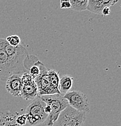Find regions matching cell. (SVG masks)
I'll return each instance as SVG.
<instances>
[{
  "label": "cell",
  "mask_w": 121,
  "mask_h": 126,
  "mask_svg": "<svg viewBox=\"0 0 121 126\" xmlns=\"http://www.w3.org/2000/svg\"><path fill=\"white\" fill-rule=\"evenodd\" d=\"M3 46L8 57L12 75H22L25 72H28L24 67L25 60L29 55L25 47L21 44L17 46H11L6 39H4Z\"/></svg>",
  "instance_id": "1"
},
{
  "label": "cell",
  "mask_w": 121,
  "mask_h": 126,
  "mask_svg": "<svg viewBox=\"0 0 121 126\" xmlns=\"http://www.w3.org/2000/svg\"><path fill=\"white\" fill-rule=\"evenodd\" d=\"M40 96L51 109V111L44 122L46 126H51L57 120L61 111L65 109L69 106V104L67 101L61 94H45Z\"/></svg>",
  "instance_id": "2"
},
{
  "label": "cell",
  "mask_w": 121,
  "mask_h": 126,
  "mask_svg": "<svg viewBox=\"0 0 121 126\" xmlns=\"http://www.w3.org/2000/svg\"><path fill=\"white\" fill-rule=\"evenodd\" d=\"M46 106V104L39 95L33 99L26 109L27 122L29 125L36 126L45 121L48 115L44 110Z\"/></svg>",
  "instance_id": "3"
},
{
  "label": "cell",
  "mask_w": 121,
  "mask_h": 126,
  "mask_svg": "<svg viewBox=\"0 0 121 126\" xmlns=\"http://www.w3.org/2000/svg\"><path fill=\"white\" fill-rule=\"evenodd\" d=\"M86 118V112L78 111L68 106L61 111L51 126H83Z\"/></svg>",
  "instance_id": "4"
},
{
  "label": "cell",
  "mask_w": 121,
  "mask_h": 126,
  "mask_svg": "<svg viewBox=\"0 0 121 126\" xmlns=\"http://www.w3.org/2000/svg\"><path fill=\"white\" fill-rule=\"evenodd\" d=\"M63 96L67 101L69 106L75 110L84 112L90 111L89 99L84 93L78 90H73L67 92Z\"/></svg>",
  "instance_id": "5"
},
{
  "label": "cell",
  "mask_w": 121,
  "mask_h": 126,
  "mask_svg": "<svg viewBox=\"0 0 121 126\" xmlns=\"http://www.w3.org/2000/svg\"><path fill=\"white\" fill-rule=\"evenodd\" d=\"M4 39L0 38V79L6 81L12 73L7 53L4 48Z\"/></svg>",
  "instance_id": "6"
},
{
  "label": "cell",
  "mask_w": 121,
  "mask_h": 126,
  "mask_svg": "<svg viewBox=\"0 0 121 126\" xmlns=\"http://www.w3.org/2000/svg\"><path fill=\"white\" fill-rule=\"evenodd\" d=\"M48 69L45 68L42 71L38 77L34 79V81L37 86L39 96L51 94V85L48 76Z\"/></svg>",
  "instance_id": "7"
},
{
  "label": "cell",
  "mask_w": 121,
  "mask_h": 126,
  "mask_svg": "<svg viewBox=\"0 0 121 126\" xmlns=\"http://www.w3.org/2000/svg\"><path fill=\"white\" fill-rule=\"evenodd\" d=\"M22 87L21 75H11L6 80V88L8 92L15 97L19 96Z\"/></svg>",
  "instance_id": "8"
},
{
  "label": "cell",
  "mask_w": 121,
  "mask_h": 126,
  "mask_svg": "<svg viewBox=\"0 0 121 126\" xmlns=\"http://www.w3.org/2000/svg\"><path fill=\"white\" fill-rule=\"evenodd\" d=\"M39 96L37 86L34 81L30 83L23 84L19 96L25 100H33Z\"/></svg>",
  "instance_id": "9"
},
{
  "label": "cell",
  "mask_w": 121,
  "mask_h": 126,
  "mask_svg": "<svg viewBox=\"0 0 121 126\" xmlns=\"http://www.w3.org/2000/svg\"><path fill=\"white\" fill-rule=\"evenodd\" d=\"M48 76L49 82L51 85V94H61L59 91V75L58 73L54 70H48Z\"/></svg>",
  "instance_id": "10"
},
{
  "label": "cell",
  "mask_w": 121,
  "mask_h": 126,
  "mask_svg": "<svg viewBox=\"0 0 121 126\" xmlns=\"http://www.w3.org/2000/svg\"><path fill=\"white\" fill-rule=\"evenodd\" d=\"M73 81L74 78L69 75H64L62 77V78L60 79L59 81V91L61 94H63L67 93V92H69L71 88L73 86Z\"/></svg>",
  "instance_id": "11"
},
{
  "label": "cell",
  "mask_w": 121,
  "mask_h": 126,
  "mask_svg": "<svg viewBox=\"0 0 121 126\" xmlns=\"http://www.w3.org/2000/svg\"><path fill=\"white\" fill-rule=\"evenodd\" d=\"M104 7L101 0H88L87 9L94 14H101Z\"/></svg>",
  "instance_id": "12"
},
{
  "label": "cell",
  "mask_w": 121,
  "mask_h": 126,
  "mask_svg": "<svg viewBox=\"0 0 121 126\" xmlns=\"http://www.w3.org/2000/svg\"><path fill=\"white\" fill-rule=\"evenodd\" d=\"M71 4V9L78 12H82L87 10L88 0H69Z\"/></svg>",
  "instance_id": "13"
},
{
  "label": "cell",
  "mask_w": 121,
  "mask_h": 126,
  "mask_svg": "<svg viewBox=\"0 0 121 126\" xmlns=\"http://www.w3.org/2000/svg\"><path fill=\"white\" fill-rule=\"evenodd\" d=\"M6 41L11 46H17L21 44V39L18 35H11L6 38Z\"/></svg>",
  "instance_id": "14"
},
{
  "label": "cell",
  "mask_w": 121,
  "mask_h": 126,
  "mask_svg": "<svg viewBox=\"0 0 121 126\" xmlns=\"http://www.w3.org/2000/svg\"><path fill=\"white\" fill-rule=\"evenodd\" d=\"M21 81L22 85L26 84H28L33 82L34 78L28 72H25L21 75Z\"/></svg>",
  "instance_id": "15"
},
{
  "label": "cell",
  "mask_w": 121,
  "mask_h": 126,
  "mask_svg": "<svg viewBox=\"0 0 121 126\" xmlns=\"http://www.w3.org/2000/svg\"><path fill=\"white\" fill-rule=\"evenodd\" d=\"M27 116H26L25 114H24V115H20V116H18V118H16V123L18 125L23 126H25L27 123Z\"/></svg>",
  "instance_id": "16"
},
{
  "label": "cell",
  "mask_w": 121,
  "mask_h": 126,
  "mask_svg": "<svg viewBox=\"0 0 121 126\" xmlns=\"http://www.w3.org/2000/svg\"><path fill=\"white\" fill-rule=\"evenodd\" d=\"M60 8L62 9H71V4L69 0H60Z\"/></svg>",
  "instance_id": "17"
},
{
  "label": "cell",
  "mask_w": 121,
  "mask_h": 126,
  "mask_svg": "<svg viewBox=\"0 0 121 126\" xmlns=\"http://www.w3.org/2000/svg\"><path fill=\"white\" fill-rule=\"evenodd\" d=\"M110 14V9L109 7H104L101 10V15L103 16H107Z\"/></svg>",
  "instance_id": "18"
},
{
  "label": "cell",
  "mask_w": 121,
  "mask_h": 126,
  "mask_svg": "<svg viewBox=\"0 0 121 126\" xmlns=\"http://www.w3.org/2000/svg\"><path fill=\"white\" fill-rule=\"evenodd\" d=\"M44 110H45V112L46 113L49 114V113L51 112V109L50 106H49L48 105L46 104V106L45 107V109H44Z\"/></svg>",
  "instance_id": "19"
}]
</instances>
